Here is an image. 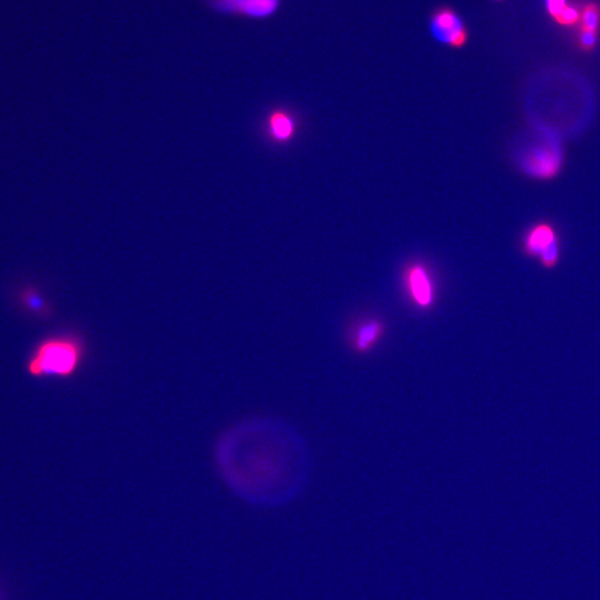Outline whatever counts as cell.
<instances>
[{
    "label": "cell",
    "instance_id": "8fae6325",
    "mask_svg": "<svg viewBox=\"0 0 600 600\" xmlns=\"http://www.w3.org/2000/svg\"><path fill=\"white\" fill-rule=\"evenodd\" d=\"M598 34H595V32L580 30L578 37V48L580 50H583L584 53H592V51L596 48Z\"/></svg>",
    "mask_w": 600,
    "mask_h": 600
},
{
    "label": "cell",
    "instance_id": "4fadbf2b",
    "mask_svg": "<svg viewBox=\"0 0 600 600\" xmlns=\"http://www.w3.org/2000/svg\"><path fill=\"white\" fill-rule=\"evenodd\" d=\"M567 6L569 4H567L566 0H547V11L553 20H556Z\"/></svg>",
    "mask_w": 600,
    "mask_h": 600
},
{
    "label": "cell",
    "instance_id": "30bf717a",
    "mask_svg": "<svg viewBox=\"0 0 600 600\" xmlns=\"http://www.w3.org/2000/svg\"><path fill=\"white\" fill-rule=\"evenodd\" d=\"M581 31L595 32L599 34L600 30V7L597 4L590 3L584 6L580 13Z\"/></svg>",
    "mask_w": 600,
    "mask_h": 600
},
{
    "label": "cell",
    "instance_id": "7c38bea8",
    "mask_svg": "<svg viewBox=\"0 0 600 600\" xmlns=\"http://www.w3.org/2000/svg\"><path fill=\"white\" fill-rule=\"evenodd\" d=\"M555 21L561 26H573L580 21V13L576 8L570 7L569 4Z\"/></svg>",
    "mask_w": 600,
    "mask_h": 600
},
{
    "label": "cell",
    "instance_id": "6da1fadb",
    "mask_svg": "<svg viewBox=\"0 0 600 600\" xmlns=\"http://www.w3.org/2000/svg\"><path fill=\"white\" fill-rule=\"evenodd\" d=\"M216 464L239 499L264 509L291 504L309 486V446L291 426L275 420L246 422L217 444Z\"/></svg>",
    "mask_w": 600,
    "mask_h": 600
},
{
    "label": "cell",
    "instance_id": "52a82bcc",
    "mask_svg": "<svg viewBox=\"0 0 600 600\" xmlns=\"http://www.w3.org/2000/svg\"><path fill=\"white\" fill-rule=\"evenodd\" d=\"M212 4L218 12L266 18L278 11L281 0H212Z\"/></svg>",
    "mask_w": 600,
    "mask_h": 600
},
{
    "label": "cell",
    "instance_id": "8992f818",
    "mask_svg": "<svg viewBox=\"0 0 600 600\" xmlns=\"http://www.w3.org/2000/svg\"><path fill=\"white\" fill-rule=\"evenodd\" d=\"M404 286L409 300L417 309H432L436 300V286L434 277L425 264L408 265L404 272Z\"/></svg>",
    "mask_w": 600,
    "mask_h": 600
},
{
    "label": "cell",
    "instance_id": "9c48e42d",
    "mask_svg": "<svg viewBox=\"0 0 600 600\" xmlns=\"http://www.w3.org/2000/svg\"><path fill=\"white\" fill-rule=\"evenodd\" d=\"M269 135L278 143L291 141L296 135L297 124L294 117L285 110H276L269 116Z\"/></svg>",
    "mask_w": 600,
    "mask_h": 600
},
{
    "label": "cell",
    "instance_id": "ba28073f",
    "mask_svg": "<svg viewBox=\"0 0 600 600\" xmlns=\"http://www.w3.org/2000/svg\"><path fill=\"white\" fill-rule=\"evenodd\" d=\"M385 334V324L380 319L362 320L356 326L352 336V345L358 352H369L380 342Z\"/></svg>",
    "mask_w": 600,
    "mask_h": 600
},
{
    "label": "cell",
    "instance_id": "277c9868",
    "mask_svg": "<svg viewBox=\"0 0 600 600\" xmlns=\"http://www.w3.org/2000/svg\"><path fill=\"white\" fill-rule=\"evenodd\" d=\"M519 164L524 173L532 178L551 180L560 175L564 153L556 143H543L523 153Z\"/></svg>",
    "mask_w": 600,
    "mask_h": 600
},
{
    "label": "cell",
    "instance_id": "3957f363",
    "mask_svg": "<svg viewBox=\"0 0 600 600\" xmlns=\"http://www.w3.org/2000/svg\"><path fill=\"white\" fill-rule=\"evenodd\" d=\"M520 250L529 258L538 259L546 271H553L561 262V237L557 228L548 221L535 222L524 232Z\"/></svg>",
    "mask_w": 600,
    "mask_h": 600
},
{
    "label": "cell",
    "instance_id": "7a4b0ae2",
    "mask_svg": "<svg viewBox=\"0 0 600 600\" xmlns=\"http://www.w3.org/2000/svg\"><path fill=\"white\" fill-rule=\"evenodd\" d=\"M86 355L83 339L64 335L41 343L28 362V371L34 377L69 378L75 375Z\"/></svg>",
    "mask_w": 600,
    "mask_h": 600
},
{
    "label": "cell",
    "instance_id": "5bb4252c",
    "mask_svg": "<svg viewBox=\"0 0 600 600\" xmlns=\"http://www.w3.org/2000/svg\"><path fill=\"white\" fill-rule=\"evenodd\" d=\"M28 300H30L31 307L34 309L41 310L44 309V301L41 300V297L36 292L31 291L27 296Z\"/></svg>",
    "mask_w": 600,
    "mask_h": 600
},
{
    "label": "cell",
    "instance_id": "5b68a950",
    "mask_svg": "<svg viewBox=\"0 0 600 600\" xmlns=\"http://www.w3.org/2000/svg\"><path fill=\"white\" fill-rule=\"evenodd\" d=\"M430 28L432 39L448 48L460 49L468 43V28L463 18L453 8L436 9L431 13Z\"/></svg>",
    "mask_w": 600,
    "mask_h": 600
}]
</instances>
